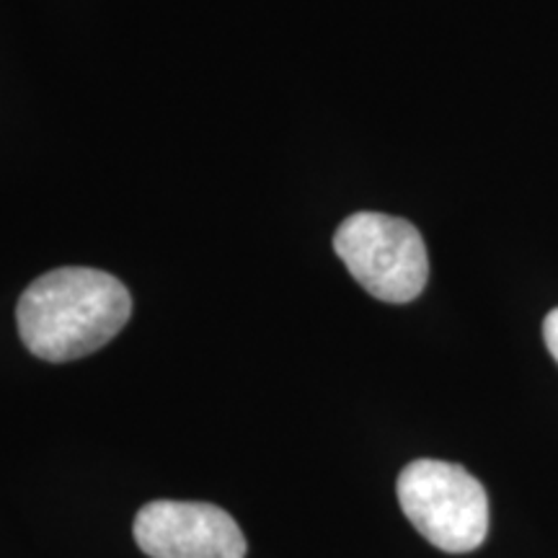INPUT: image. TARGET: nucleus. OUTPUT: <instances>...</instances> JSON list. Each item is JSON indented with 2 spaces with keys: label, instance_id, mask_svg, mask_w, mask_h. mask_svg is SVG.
<instances>
[{
  "label": "nucleus",
  "instance_id": "nucleus-2",
  "mask_svg": "<svg viewBox=\"0 0 558 558\" xmlns=\"http://www.w3.org/2000/svg\"><path fill=\"white\" fill-rule=\"evenodd\" d=\"M399 501L411 525L445 554H469L488 533V497L463 465L414 460L399 476Z\"/></svg>",
  "mask_w": 558,
  "mask_h": 558
},
{
  "label": "nucleus",
  "instance_id": "nucleus-4",
  "mask_svg": "<svg viewBox=\"0 0 558 558\" xmlns=\"http://www.w3.org/2000/svg\"><path fill=\"white\" fill-rule=\"evenodd\" d=\"M135 543L150 558H243L246 538L226 509L158 499L135 518Z\"/></svg>",
  "mask_w": 558,
  "mask_h": 558
},
{
  "label": "nucleus",
  "instance_id": "nucleus-1",
  "mask_svg": "<svg viewBox=\"0 0 558 558\" xmlns=\"http://www.w3.org/2000/svg\"><path fill=\"white\" fill-rule=\"evenodd\" d=\"M132 298L117 277L60 267L34 279L19 300V333L34 357L70 362L94 354L124 329Z\"/></svg>",
  "mask_w": 558,
  "mask_h": 558
},
{
  "label": "nucleus",
  "instance_id": "nucleus-5",
  "mask_svg": "<svg viewBox=\"0 0 558 558\" xmlns=\"http://www.w3.org/2000/svg\"><path fill=\"white\" fill-rule=\"evenodd\" d=\"M543 339H546L550 357L558 362V308L550 311L546 316V324H543Z\"/></svg>",
  "mask_w": 558,
  "mask_h": 558
},
{
  "label": "nucleus",
  "instance_id": "nucleus-3",
  "mask_svg": "<svg viewBox=\"0 0 558 558\" xmlns=\"http://www.w3.org/2000/svg\"><path fill=\"white\" fill-rule=\"evenodd\" d=\"M333 251L349 275L383 303H411L429 279L427 246L409 220L380 213L349 215L333 235Z\"/></svg>",
  "mask_w": 558,
  "mask_h": 558
}]
</instances>
